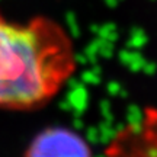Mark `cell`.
Segmentation results:
<instances>
[{
    "instance_id": "6da1fadb",
    "label": "cell",
    "mask_w": 157,
    "mask_h": 157,
    "mask_svg": "<svg viewBox=\"0 0 157 157\" xmlns=\"http://www.w3.org/2000/svg\"><path fill=\"white\" fill-rule=\"evenodd\" d=\"M73 38L52 17L7 21L0 13V108L32 111L52 101L73 77Z\"/></svg>"
},
{
    "instance_id": "7a4b0ae2",
    "label": "cell",
    "mask_w": 157,
    "mask_h": 157,
    "mask_svg": "<svg viewBox=\"0 0 157 157\" xmlns=\"http://www.w3.org/2000/svg\"><path fill=\"white\" fill-rule=\"evenodd\" d=\"M106 157H157V108L146 109L138 121L115 134Z\"/></svg>"
},
{
    "instance_id": "3957f363",
    "label": "cell",
    "mask_w": 157,
    "mask_h": 157,
    "mask_svg": "<svg viewBox=\"0 0 157 157\" xmlns=\"http://www.w3.org/2000/svg\"><path fill=\"white\" fill-rule=\"evenodd\" d=\"M25 157H93V153L78 132L64 127H51L32 140Z\"/></svg>"
}]
</instances>
